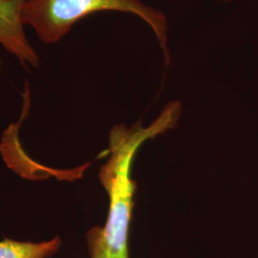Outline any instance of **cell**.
Segmentation results:
<instances>
[{
	"label": "cell",
	"mask_w": 258,
	"mask_h": 258,
	"mask_svg": "<svg viewBox=\"0 0 258 258\" xmlns=\"http://www.w3.org/2000/svg\"><path fill=\"white\" fill-rule=\"evenodd\" d=\"M180 113L181 104L172 102L146 128L138 124L131 128L118 124L111 130L110 158L99 174L109 196L110 209L105 225L86 233L91 258H129L127 240L135 188L130 177L132 160L142 144L173 127Z\"/></svg>",
	"instance_id": "obj_1"
},
{
	"label": "cell",
	"mask_w": 258,
	"mask_h": 258,
	"mask_svg": "<svg viewBox=\"0 0 258 258\" xmlns=\"http://www.w3.org/2000/svg\"><path fill=\"white\" fill-rule=\"evenodd\" d=\"M99 12H119L140 18L151 28L166 61H169L166 15L141 0H25L21 20L42 43L51 45L69 34L80 20Z\"/></svg>",
	"instance_id": "obj_2"
},
{
	"label": "cell",
	"mask_w": 258,
	"mask_h": 258,
	"mask_svg": "<svg viewBox=\"0 0 258 258\" xmlns=\"http://www.w3.org/2000/svg\"><path fill=\"white\" fill-rule=\"evenodd\" d=\"M25 0H0V45L24 67L37 68L40 57L32 46L21 20Z\"/></svg>",
	"instance_id": "obj_3"
},
{
	"label": "cell",
	"mask_w": 258,
	"mask_h": 258,
	"mask_svg": "<svg viewBox=\"0 0 258 258\" xmlns=\"http://www.w3.org/2000/svg\"><path fill=\"white\" fill-rule=\"evenodd\" d=\"M61 246L55 236L39 243L5 239L0 242V258H48L53 256Z\"/></svg>",
	"instance_id": "obj_4"
},
{
	"label": "cell",
	"mask_w": 258,
	"mask_h": 258,
	"mask_svg": "<svg viewBox=\"0 0 258 258\" xmlns=\"http://www.w3.org/2000/svg\"><path fill=\"white\" fill-rule=\"evenodd\" d=\"M219 1H221V2H231L232 0H219Z\"/></svg>",
	"instance_id": "obj_5"
}]
</instances>
